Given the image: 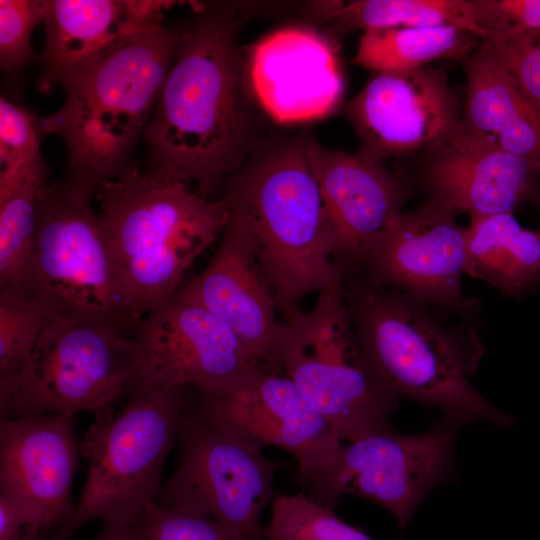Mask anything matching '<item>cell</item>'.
<instances>
[{"label":"cell","mask_w":540,"mask_h":540,"mask_svg":"<svg viewBox=\"0 0 540 540\" xmlns=\"http://www.w3.org/2000/svg\"><path fill=\"white\" fill-rule=\"evenodd\" d=\"M182 29L172 66L143 139L146 173L195 183L219 198L225 181L270 132L250 88L239 19L227 4H202Z\"/></svg>","instance_id":"obj_1"},{"label":"cell","mask_w":540,"mask_h":540,"mask_svg":"<svg viewBox=\"0 0 540 540\" xmlns=\"http://www.w3.org/2000/svg\"><path fill=\"white\" fill-rule=\"evenodd\" d=\"M309 134L270 131L223 184L219 197L246 229L277 308L342 278L336 241L309 157Z\"/></svg>","instance_id":"obj_2"},{"label":"cell","mask_w":540,"mask_h":540,"mask_svg":"<svg viewBox=\"0 0 540 540\" xmlns=\"http://www.w3.org/2000/svg\"><path fill=\"white\" fill-rule=\"evenodd\" d=\"M342 290L365 363L394 399L438 408L462 423L511 424L469 380L483 349L471 328H454L448 313L355 270L343 272Z\"/></svg>","instance_id":"obj_3"},{"label":"cell","mask_w":540,"mask_h":540,"mask_svg":"<svg viewBox=\"0 0 540 540\" xmlns=\"http://www.w3.org/2000/svg\"><path fill=\"white\" fill-rule=\"evenodd\" d=\"M124 307L134 325L181 287L195 260L229 219L222 198L154 177L131 162L95 196ZM136 331V330H135Z\"/></svg>","instance_id":"obj_4"},{"label":"cell","mask_w":540,"mask_h":540,"mask_svg":"<svg viewBox=\"0 0 540 540\" xmlns=\"http://www.w3.org/2000/svg\"><path fill=\"white\" fill-rule=\"evenodd\" d=\"M181 30L148 28L65 83V99L42 117L66 147L65 178L95 193L118 177L156 109Z\"/></svg>","instance_id":"obj_5"},{"label":"cell","mask_w":540,"mask_h":540,"mask_svg":"<svg viewBox=\"0 0 540 540\" xmlns=\"http://www.w3.org/2000/svg\"><path fill=\"white\" fill-rule=\"evenodd\" d=\"M192 387H174L129 398L114 412L95 414L80 441L88 472L80 497L56 540H68L94 520L135 526L161 493V473L177 440L180 421L193 403Z\"/></svg>","instance_id":"obj_6"},{"label":"cell","mask_w":540,"mask_h":540,"mask_svg":"<svg viewBox=\"0 0 540 540\" xmlns=\"http://www.w3.org/2000/svg\"><path fill=\"white\" fill-rule=\"evenodd\" d=\"M275 367L329 422L337 437L355 441L392 432L397 400L362 356L342 290V278L321 291L309 311L279 323Z\"/></svg>","instance_id":"obj_7"},{"label":"cell","mask_w":540,"mask_h":540,"mask_svg":"<svg viewBox=\"0 0 540 540\" xmlns=\"http://www.w3.org/2000/svg\"><path fill=\"white\" fill-rule=\"evenodd\" d=\"M96 193L64 178L38 193L31 252L19 287L54 312L117 326H136L120 294L113 256Z\"/></svg>","instance_id":"obj_8"},{"label":"cell","mask_w":540,"mask_h":540,"mask_svg":"<svg viewBox=\"0 0 540 540\" xmlns=\"http://www.w3.org/2000/svg\"><path fill=\"white\" fill-rule=\"evenodd\" d=\"M138 352L117 326L54 312L20 371L0 386L1 417L96 414L123 396Z\"/></svg>","instance_id":"obj_9"},{"label":"cell","mask_w":540,"mask_h":540,"mask_svg":"<svg viewBox=\"0 0 540 540\" xmlns=\"http://www.w3.org/2000/svg\"><path fill=\"white\" fill-rule=\"evenodd\" d=\"M194 401L179 424L177 467L155 502L197 508L246 540H262L261 516L273 501L279 464L260 446L208 420Z\"/></svg>","instance_id":"obj_10"},{"label":"cell","mask_w":540,"mask_h":540,"mask_svg":"<svg viewBox=\"0 0 540 540\" xmlns=\"http://www.w3.org/2000/svg\"><path fill=\"white\" fill-rule=\"evenodd\" d=\"M460 424L444 415L422 433L392 431L349 442L332 466L307 485L308 496L331 509L345 494L370 500L404 530L425 495L449 477Z\"/></svg>","instance_id":"obj_11"},{"label":"cell","mask_w":540,"mask_h":540,"mask_svg":"<svg viewBox=\"0 0 540 540\" xmlns=\"http://www.w3.org/2000/svg\"><path fill=\"white\" fill-rule=\"evenodd\" d=\"M134 338L129 398L183 386L213 393L261 366L224 322L178 291L142 318Z\"/></svg>","instance_id":"obj_12"},{"label":"cell","mask_w":540,"mask_h":540,"mask_svg":"<svg viewBox=\"0 0 540 540\" xmlns=\"http://www.w3.org/2000/svg\"><path fill=\"white\" fill-rule=\"evenodd\" d=\"M455 211L426 197L403 213L363 255L355 270L375 285L396 289L472 321L480 301L466 296V227Z\"/></svg>","instance_id":"obj_13"},{"label":"cell","mask_w":540,"mask_h":540,"mask_svg":"<svg viewBox=\"0 0 540 540\" xmlns=\"http://www.w3.org/2000/svg\"><path fill=\"white\" fill-rule=\"evenodd\" d=\"M280 372L255 367L222 390L198 392L194 404L217 426L261 448L291 453L307 486L332 466L342 444L323 415Z\"/></svg>","instance_id":"obj_14"},{"label":"cell","mask_w":540,"mask_h":540,"mask_svg":"<svg viewBox=\"0 0 540 540\" xmlns=\"http://www.w3.org/2000/svg\"><path fill=\"white\" fill-rule=\"evenodd\" d=\"M341 110L359 138L357 152L383 163L420 158L459 126L462 113L446 72L428 66L375 73Z\"/></svg>","instance_id":"obj_15"},{"label":"cell","mask_w":540,"mask_h":540,"mask_svg":"<svg viewBox=\"0 0 540 540\" xmlns=\"http://www.w3.org/2000/svg\"><path fill=\"white\" fill-rule=\"evenodd\" d=\"M245 58L251 91L275 123L319 120L343 105L336 47L312 27L278 29L249 46Z\"/></svg>","instance_id":"obj_16"},{"label":"cell","mask_w":540,"mask_h":540,"mask_svg":"<svg viewBox=\"0 0 540 540\" xmlns=\"http://www.w3.org/2000/svg\"><path fill=\"white\" fill-rule=\"evenodd\" d=\"M540 170L488 138L459 126L419 158L415 179L426 193L470 220L513 213L538 197Z\"/></svg>","instance_id":"obj_17"},{"label":"cell","mask_w":540,"mask_h":540,"mask_svg":"<svg viewBox=\"0 0 540 540\" xmlns=\"http://www.w3.org/2000/svg\"><path fill=\"white\" fill-rule=\"evenodd\" d=\"M309 157L335 241L336 263L355 270L373 244L404 212L416 181L358 152L323 147L309 139Z\"/></svg>","instance_id":"obj_18"},{"label":"cell","mask_w":540,"mask_h":540,"mask_svg":"<svg viewBox=\"0 0 540 540\" xmlns=\"http://www.w3.org/2000/svg\"><path fill=\"white\" fill-rule=\"evenodd\" d=\"M80 456L75 414L1 417L0 493L23 503L42 532L59 529L74 508Z\"/></svg>","instance_id":"obj_19"},{"label":"cell","mask_w":540,"mask_h":540,"mask_svg":"<svg viewBox=\"0 0 540 540\" xmlns=\"http://www.w3.org/2000/svg\"><path fill=\"white\" fill-rule=\"evenodd\" d=\"M178 292L224 322L259 365L277 370V304L239 219L229 214L210 262Z\"/></svg>","instance_id":"obj_20"},{"label":"cell","mask_w":540,"mask_h":540,"mask_svg":"<svg viewBox=\"0 0 540 540\" xmlns=\"http://www.w3.org/2000/svg\"><path fill=\"white\" fill-rule=\"evenodd\" d=\"M171 1L45 0V41L37 87L52 92L138 33L162 24Z\"/></svg>","instance_id":"obj_21"},{"label":"cell","mask_w":540,"mask_h":540,"mask_svg":"<svg viewBox=\"0 0 540 540\" xmlns=\"http://www.w3.org/2000/svg\"><path fill=\"white\" fill-rule=\"evenodd\" d=\"M461 63L466 76L461 124L540 170V104L502 66L487 39Z\"/></svg>","instance_id":"obj_22"},{"label":"cell","mask_w":540,"mask_h":540,"mask_svg":"<svg viewBox=\"0 0 540 540\" xmlns=\"http://www.w3.org/2000/svg\"><path fill=\"white\" fill-rule=\"evenodd\" d=\"M466 274L511 297L540 285V229L520 225L513 213L470 220L466 227Z\"/></svg>","instance_id":"obj_23"},{"label":"cell","mask_w":540,"mask_h":540,"mask_svg":"<svg viewBox=\"0 0 540 540\" xmlns=\"http://www.w3.org/2000/svg\"><path fill=\"white\" fill-rule=\"evenodd\" d=\"M303 13L310 21L343 30L451 26L486 39L475 23L472 0L314 1Z\"/></svg>","instance_id":"obj_24"},{"label":"cell","mask_w":540,"mask_h":540,"mask_svg":"<svg viewBox=\"0 0 540 540\" xmlns=\"http://www.w3.org/2000/svg\"><path fill=\"white\" fill-rule=\"evenodd\" d=\"M478 36L451 26L364 31L352 63L374 73H403L440 59L462 61L481 43Z\"/></svg>","instance_id":"obj_25"},{"label":"cell","mask_w":540,"mask_h":540,"mask_svg":"<svg viewBox=\"0 0 540 540\" xmlns=\"http://www.w3.org/2000/svg\"><path fill=\"white\" fill-rule=\"evenodd\" d=\"M47 168L37 170L0 196V287L19 286L31 252L38 193Z\"/></svg>","instance_id":"obj_26"},{"label":"cell","mask_w":540,"mask_h":540,"mask_svg":"<svg viewBox=\"0 0 540 540\" xmlns=\"http://www.w3.org/2000/svg\"><path fill=\"white\" fill-rule=\"evenodd\" d=\"M53 313L19 286L0 287V386L20 371Z\"/></svg>","instance_id":"obj_27"},{"label":"cell","mask_w":540,"mask_h":540,"mask_svg":"<svg viewBox=\"0 0 540 540\" xmlns=\"http://www.w3.org/2000/svg\"><path fill=\"white\" fill-rule=\"evenodd\" d=\"M42 117L4 93L0 97V196L31 173L46 168Z\"/></svg>","instance_id":"obj_28"},{"label":"cell","mask_w":540,"mask_h":540,"mask_svg":"<svg viewBox=\"0 0 540 540\" xmlns=\"http://www.w3.org/2000/svg\"><path fill=\"white\" fill-rule=\"evenodd\" d=\"M266 540H373L360 529L338 518L333 509L308 495H279L272 501Z\"/></svg>","instance_id":"obj_29"},{"label":"cell","mask_w":540,"mask_h":540,"mask_svg":"<svg viewBox=\"0 0 540 540\" xmlns=\"http://www.w3.org/2000/svg\"><path fill=\"white\" fill-rule=\"evenodd\" d=\"M137 540H246L234 529L189 506L149 504L136 525Z\"/></svg>","instance_id":"obj_30"},{"label":"cell","mask_w":540,"mask_h":540,"mask_svg":"<svg viewBox=\"0 0 540 540\" xmlns=\"http://www.w3.org/2000/svg\"><path fill=\"white\" fill-rule=\"evenodd\" d=\"M45 0H0V67L15 74L39 58L31 46L33 30L44 20Z\"/></svg>","instance_id":"obj_31"},{"label":"cell","mask_w":540,"mask_h":540,"mask_svg":"<svg viewBox=\"0 0 540 540\" xmlns=\"http://www.w3.org/2000/svg\"><path fill=\"white\" fill-rule=\"evenodd\" d=\"M474 20L486 39L540 38V0H472Z\"/></svg>","instance_id":"obj_32"},{"label":"cell","mask_w":540,"mask_h":540,"mask_svg":"<svg viewBox=\"0 0 540 540\" xmlns=\"http://www.w3.org/2000/svg\"><path fill=\"white\" fill-rule=\"evenodd\" d=\"M487 40L502 66L540 104V38Z\"/></svg>","instance_id":"obj_33"},{"label":"cell","mask_w":540,"mask_h":540,"mask_svg":"<svg viewBox=\"0 0 540 540\" xmlns=\"http://www.w3.org/2000/svg\"><path fill=\"white\" fill-rule=\"evenodd\" d=\"M94 540H137L135 526L104 524Z\"/></svg>","instance_id":"obj_34"},{"label":"cell","mask_w":540,"mask_h":540,"mask_svg":"<svg viewBox=\"0 0 540 540\" xmlns=\"http://www.w3.org/2000/svg\"><path fill=\"white\" fill-rule=\"evenodd\" d=\"M262 540H266V539L264 538V539H262Z\"/></svg>","instance_id":"obj_35"}]
</instances>
